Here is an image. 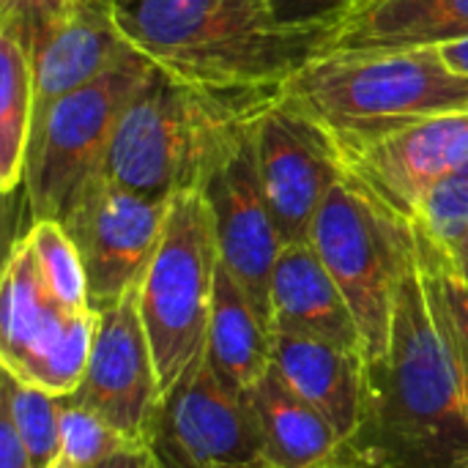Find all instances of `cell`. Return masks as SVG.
Returning <instances> with one entry per match:
<instances>
[{
  "mask_svg": "<svg viewBox=\"0 0 468 468\" xmlns=\"http://www.w3.org/2000/svg\"><path fill=\"white\" fill-rule=\"evenodd\" d=\"M332 468H335V466H332Z\"/></svg>",
  "mask_w": 468,
  "mask_h": 468,
  "instance_id": "cell-35",
  "label": "cell"
},
{
  "mask_svg": "<svg viewBox=\"0 0 468 468\" xmlns=\"http://www.w3.org/2000/svg\"><path fill=\"white\" fill-rule=\"evenodd\" d=\"M219 263L214 219L203 195H176L154 261L137 285V307L162 395L206 348Z\"/></svg>",
  "mask_w": 468,
  "mask_h": 468,
  "instance_id": "cell-6",
  "label": "cell"
},
{
  "mask_svg": "<svg viewBox=\"0 0 468 468\" xmlns=\"http://www.w3.org/2000/svg\"><path fill=\"white\" fill-rule=\"evenodd\" d=\"M167 200H154L96 176L63 228L82 258L88 304L104 313L137 291L159 247Z\"/></svg>",
  "mask_w": 468,
  "mask_h": 468,
  "instance_id": "cell-10",
  "label": "cell"
},
{
  "mask_svg": "<svg viewBox=\"0 0 468 468\" xmlns=\"http://www.w3.org/2000/svg\"><path fill=\"white\" fill-rule=\"evenodd\" d=\"M143 444L159 468H271L247 395L225 387L203 354L162 395Z\"/></svg>",
  "mask_w": 468,
  "mask_h": 468,
  "instance_id": "cell-9",
  "label": "cell"
},
{
  "mask_svg": "<svg viewBox=\"0 0 468 468\" xmlns=\"http://www.w3.org/2000/svg\"><path fill=\"white\" fill-rule=\"evenodd\" d=\"M466 38L468 0H367L332 30L324 52H398Z\"/></svg>",
  "mask_w": 468,
  "mask_h": 468,
  "instance_id": "cell-18",
  "label": "cell"
},
{
  "mask_svg": "<svg viewBox=\"0 0 468 468\" xmlns=\"http://www.w3.org/2000/svg\"><path fill=\"white\" fill-rule=\"evenodd\" d=\"M154 63L129 49L110 71L63 96L30 134L25 162V203L30 222H63L99 176L112 134Z\"/></svg>",
  "mask_w": 468,
  "mask_h": 468,
  "instance_id": "cell-7",
  "label": "cell"
},
{
  "mask_svg": "<svg viewBox=\"0 0 468 468\" xmlns=\"http://www.w3.org/2000/svg\"><path fill=\"white\" fill-rule=\"evenodd\" d=\"M447 255H450V261H452V266L458 269V274L463 277L468 282V233H463L455 244H450V247H441Z\"/></svg>",
  "mask_w": 468,
  "mask_h": 468,
  "instance_id": "cell-31",
  "label": "cell"
},
{
  "mask_svg": "<svg viewBox=\"0 0 468 468\" xmlns=\"http://www.w3.org/2000/svg\"><path fill=\"white\" fill-rule=\"evenodd\" d=\"M455 173H463V176H468V159L461 165V167H458V170H455Z\"/></svg>",
  "mask_w": 468,
  "mask_h": 468,
  "instance_id": "cell-33",
  "label": "cell"
},
{
  "mask_svg": "<svg viewBox=\"0 0 468 468\" xmlns=\"http://www.w3.org/2000/svg\"><path fill=\"white\" fill-rule=\"evenodd\" d=\"M271 332L315 337L365 356L356 318L313 241L285 244L271 271Z\"/></svg>",
  "mask_w": 468,
  "mask_h": 468,
  "instance_id": "cell-16",
  "label": "cell"
},
{
  "mask_svg": "<svg viewBox=\"0 0 468 468\" xmlns=\"http://www.w3.org/2000/svg\"><path fill=\"white\" fill-rule=\"evenodd\" d=\"M80 0H0V25L14 27L27 41L44 22Z\"/></svg>",
  "mask_w": 468,
  "mask_h": 468,
  "instance_id": "cell-27",
  "label": "cell"
},
{
  "mask_svg": "<svg viewBox=\"0 0 468 468\" xmlns=\"http://www.w3.org/2000/svg\"><path fill=\"white\" fill-rule=\"evenodd\" d=\"M33 66V129L77 88L110 71L132 44L118 27L112 0H80L44 22L27 41Z\"/></svg>",
  "mask_w": 468,
  "mask_h": 468,
  "instance_id": "cell-14",
  "label": "cell"
},
{
  "mask_svg": "<svg viewBox=\"0 0 468 468\" xmlns=\"http://www.w3.org/2000/svg\"><path fill=\"white\" fill-rule=\"evenodd\" d=\"M367 0H269L277 22L288 27H324L335 30L351 11Z\"/></svg>",
  "mask_w": 468,
  "mask_h": 468,
  "instance_id": "cell-26",
  "label": "cell"
},
{
  "mask_svg": "<svg viewBox=\"0 0 468 468\" xmlns=\"http://www.w3.org/2000/svg\"><path fill=\"white\" fill-rule=\"evenodd\" d=\"M112 11L154 66L211 90L277 93L332 36L277 22L269 0H112Z\"/></svg>",
  "mask_w": 468,
  "mask_h": 468,
  "instance_id": "cell-2",
  "label": "cell"
},
{
  "mask_svg": "<svg viewBox=\"0 0 468 468\" xmlns=\"http://www.w3.org/2000/svg\"><path fill=\"white\" fill-rule=\"evenodd\" d=\"M277 93L197 88L154 66L121 115L99 176L167 203L200 192L225 151Z\"/></svg>",
  "mask_w": 468,
  "mask_h": 468,
  "instance_id": "cell-3",
  "label": "cell"
},
{
  "mask_svg": "<svg viewBox=\"0 0 468 468\" xmlns=\"http://www.w3.org/2000/svg\"><path fill=\"white\" fill-rule=\"evenodd\" d=\"M468 159V110L436 115L346 156L354 173L392 211L411 219L425 195Z\"/></svg>",
  "mask_w": 468,
  "mask_h": 468,
  "instance_id": "cell-15",
  "label": "cell"
},
{
  "mask_svg": "<svg viewBox=\"0 0 468 468\" xmlns=\"http://www.w3.org/2000/svg\"><path fill=\"white\" fill-rule=\"evenodd\" d=\"M282 93L310 112L343 159L436 115L468 110V77L439 47L398 52H324Z\"/></svg>",
  "mask_w": 468,
  "mask_h": 468,
  "instance_id": "cell-4",
  "label": "cell"
},
{
  "mask_svg": "<svg viewBox=\"0 0 468 468\" xmlns=\"http://www.w3.org/2000/svg\"><path fill=\"white\" fill-rule=\"evenodd\" d=\"M0 468H30L27 452L3 409H0Z\"/></svg>",
  "mask_w": 468,
  "mask_h": 468,
  "instance_id": "cell-28",
  "label": "cell"
},
{
  "mask_svg": "<svg viewBox=\"0 0 468 468\" xmlns=\"http://www.w3.org/2000/svg\"><path fill=\"white\" fill-rule=\"evenodd\" d=\"M49 468H80V466H77V463H71L66 455H60V458H58V461H55Z\"/></svg>",
  "mask_w": 468,
  "mask_h": 468,
  "instance_id": "cell-32",
  "label": "cell"
},
{
  "mask_svg": "<svg viewBox=\"0 0 468 468\" xmlns=\"http://www.w3.org/2000/svg\"><path fill=\"white\" fill-rule=\"evenodd\" d=\"M33 129V66L22 36L0 25V186L22 189Z\"/></svg>",
  "mask_w": 468,
  "mask_h": 468,
  "instance_id": "cell-21",
  "label": "cell"
},
{
  "mask_svg": "<svg viewBox=\"0 0 468 468\" xmlns=\"http://www.w3.org/2000/svg\"><path fill=\"white\" fill-rule=\"evenodd\" d=\"M99 313H71L47 291L30 244H11L0 288V362L14 378L55 398L71 395L88 367Z\"/></svg>",
  "mask_w": 468,
  "mask_h": 468,
  "instance_id": "cell-8",
  "label": "cell"
},
{
  "mask_svg": "<svg viewBox=\"0 0 468 468\" xmlns=\"http://www.w3.org/2000/svg\"><path fill=\"white\" fill-rule=\"evenodd\" d=\"M255 123H250L225 151V156L206 178L200 195L214 219L219 261L225 271L239 282V288L271 326L269 293L282 239L277 233L261 181Z\"/></svg>",
  "mask_w": 468,
  "mask_h": 468,
  "instance_id": "cell-12",
  "label": "cell"
},
{
  "mask_svg": "<svg viewBox=\"0 0 468 468\" xmlns=\"http://www.w3.org/2000/svg\"><path fill=\"white\" fill-rule=\"evenodd\" d=\"M444 60L458 71V74H466L468 77V38L466 41H452V44H444L439 47Z\"/></svg>",
  "mask_w": 468,
  "mask_h": 468,
  "instance_id": "cell-30",
  "label": "cell"
},
{
  "mask_svg": "<svg viewBox=\"0 0 468 468\" xmlns=\"http://www.w3.org/2000/svg\"><path fill=\"white\" fill-rule=\"evenodd\" d=\"M310 241L356 318L365 359H384L398 288L417 252L414 222L392 211L346 170L326 195Z\"/></svg>",
  "mask_w": 468,
  "mask_h": 468,
  "instance_id": "cell-5",
  "label": "cell"
},
{
  "mask_svg": "<svg viewBox=\"0 0 468 468\" xmlns=\"http://www.w3.org/2000/svg\"><path fill=\"white\" fill-rule=\"evenodd\" d=\"M271 365L324 414L343 444L354 439L365 409L367 359L362 354L304 335L271 332Z\"/></svg>",
  "mask_w": 468,
  "mask_h": 468,
  "instance_id": "cell-17",
  "label": "cell"
},
{
  "mask_svg": "<svg viewBox=\"0 0 468 468\" xmlns=\"http://www.w3.org/2000/svg\"><path fill=\"white\" fill-rule=\"evenodd\" d=\"M93 468H159L154 463L151 452L145 450V444H129L121 452H115L112 458L101 461Z\"/></svg>",
  "mask_w": 468,
  "mask_h": 468,
  "instance_id": "cell-29",
  "label": "cell"
},
{
  "mask_svg": "<svg viewBox=\"0 0 468 468\" xmlns=\"http://www.w3.org/2000/svg\"><path fill=\"white\" fill-rule=\"evenodd\" d=\"M414 225L439 247H450L468 233V176L452 173L439 181L420 203Z\"/></svg>",
  "mask_w": 468,
  "mask_h": 468,
  "instance_id": "cell-25",
  "label": "cell"
},
{
  "mask_svg": "<svg viewBox=\"0 0 468 468\" xmlns=\"http://www.w3.org/2000/svg\"><path fill=\"white\" fill-rule=\"evenodd\" d=\"M455 468H468V455H466V458H463V461H461V463H458V466H455Z\"/></svg>",
  "mask_w": 468,
  "mask_h": 468,
  "instance_id": "cell-34",
  "label": "cell"
},
{
  "mask_svg": "<svg viewBox=\"0 0 468 468\" xmlns=\"http://www.w3.org/2000/svg\"><path fill=\"white\" fill-rule=\"evenodd\" d=\"M25 452L30 468H49L60 458V425H58V398L30 387L3 370V406H0Z\"/></svg>",
  "mask_w": 468,
  "mask_h": 468,
  "instance_id": "cell-23",
  "label": "cell"
},
{
  "mask_svg": "<svg viewBox=\"0 0 468 468\" xmlns=\"http://www.w3.org/2000/svg\"><path fill=\"white\" fill-rule=\"evenodd\" d=\"M69 398L104 417L129 441L143 444L162 389L140 318L137 291L99 313L85 376Z\"/></svg>",
  "mask_w": 468,
  "mask_h": 468,
  "instance_id": "cell-13",
  "label": "cell"
},
{
  "mask_svg": "<svg viewBox=\"0 0 468 468\" xmlns=\"http://www.w3.org/2000/svg\"><path fill=\"white\" fill-rule=\"evenodd\" d=\"M203 359L214 376L239 395H244L271 367V326L222 263Z\"/></svg>",
  "mask_w": 468,
  "mask_h": 468,
  "instance_id": "cell-20",
  "label": "cell"
},
{
  "mask_svg": "<svg viewBox=\"0 0 468 468\" xmlns=\"http://www.w3.org/2000/svg\"><path fill=\"white\" fill-rule=\"evenodd\" d=\"M22 236L30 244L38 274L47 291L55 296V302L71 313H88L90 304H88V282H85L82 258L69 230L63 228V222L58 219L30 222Z\"/></svg>",
  "mask_w": 468,
  "mask_h": 468,
  "instance_id": "cell-22",
  "label": "cell"
},
{
  "mask_svg": "<svg viewBox=\"0 0 468 468\" xmlns=\"http://www.w3.org/2000/svg\"><path fill=\"white\" fill-rule=\"evenodd\" d=\"M389 351L365 370V409L335 468H455L468 455V282L414 225Z\"/></svg>",
  "mask_w": 468,
  "mask_h": 468,
  "instance_id": "cell-1",
  "label": "cell"
},
{
  "mask_svg": "<svg viewBox=\"0 0 468 468\" xmlns=\"http://www.w3.org/2000/svg\"><path fill=\"white\" fill-rule=\"evenodd\" d=\"M58 425H60V455H66L80 468L99 466L101 461L121 452L129 441L121 431H115L104 417L77 403L74 398H58Z\"/></svg>",
  "mask_w": 468,
  "mask_h": 468,
  "instance_id": "cell-24",
  "label": "cell"
},
{
  "mask_svg": "<svg viewBox=\"0 0 468 468\" xmlns=\"http://www.w3.org/2000/svg\"><path fill=\"white\" fill-rule=\"evenodd\" d=\"M271 468H332L340 436L271 365L247 392Z\"/></svg>",
  "mask_w": 468,
  "mask_h": 468,
  "instance_id": "cell-19",
  "label": "cell"
},
{
  "mask_svg": "<svg viewBox=\"0 0 468 468\" xmlns=\"http://www.w3.org/2000/svg\"><path fill=\"white\" fill-rule=\"evenodd\" d=\"M255 148L282 247L310 241L326 195L346 173L337 143L310 112L280 90L255 123Z\"/></svg>",
  "mask_w": 468,
  "mask_h": 468,
  "instance_id": "cell-11",
  "label": "cell"
}]
</instances>
